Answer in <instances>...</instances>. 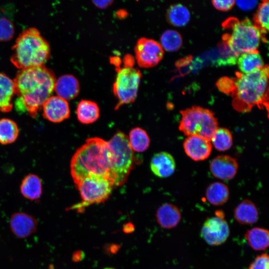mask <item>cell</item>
<instances>
[{"label":"cell","instance_id":"obj_10","mask_svg":"<svg viewBox=\"0 0 269 269\" xmlns=\"http://www.w3.org/2000/svg\"><path fill=\"white\" fill-rule=\"evenodd\" d=\"M216 216L208 218L204 223L201 235L205 241L211 246H218L227 240L230 229L224 214L221 211H217Z\"/></svg>","mask_w":269,"mask_h":269},{"label":"cell","instance_id":"obj_1","mask_svg":"<svg viewBox=\"0 0 269 269\" xmlns=\"http://www.w3.org/2000/svg\"><path fill=\"white\" fill-rule=\"evenodd\" d=\"M13 81L17 110L35 118L54 91L56 79L53 73L44 66L32 67L20 70Z\"/></svg>","mask_w":269,"mask_h":269},{"label":"cell","instance_id":"obj_32","mask_svg":"<svg viewBox=\"0 0 269 269\" xmlns=\"http://www.w3.org/2000/svg\"><path fill=\"white\" fill-rule=\"evenodd\" d=\"M13 33L14 27L11 21L5 18H0V41L9 40Z\"/></svg>","mask_w":269,"mask_h":269},{"label":"cell","instance_id":"obj_17","mask_svg":"<svg viewBox=\"0 0 269 269\" xmlns=\"http://www.w3.org/2000/svg\"><path fill=\"white\" fill-rule=\"evenodd\" d=\"M156 219L158 224L164 229H171L176 227L181 219L179 208L174 204L165 203L157 209Z\"/></svg>","mask_w":269,"mask_h":269},{"label":"cell","instance_id":"obj_19","mask_svg":"<svg viewBox=\"0 0 269 269\" xmlns=\"http://www.w3.org/2000/svg\"><path fill=\"white\" fill-rule=\"evenodd\" d=\"M234 217L241 224L252 225L258 221L259 212L256 206L252 201L245 199L235 209Z\"/></svg>","mask_w":269,"mask_h":269},{"label":"cell","instance_id":"obj_23","mask_svg":"<svg viewBox=\"0 0 269 269\" xmlns=\"http://www.w3.org/2000/svg\"><path fill=\"white\" fill-rule=\"evenodd\" d=\"M20 189L25 198L30 200H38L42 194L41 181L37 175L30 174L22 180Z\"/></svg>","mask_w":269,"mask_h":269},{"label":"cell","instance_id":"obj_3","mask_svg":"<svg viewBox=\"0 0 269 269\" xmlns=\"http://www.w3.org/2000/svg\"><path fill=\"white\" fill-rule=\"evenodd\" d=\"M233 80V106L238 112H248L252 108L268 105L269 68L248 74L238 73Z\"/></svg>","mask_w":269,"mask_h":269},{"label":"cell","instance_id":"obj_35","mask_svg":"<svg viewBox=\"0 0 269 269\" xmlns=\"http://www.w3.org/2000/svg\"><path fill=\"white\" fill-rule=\"evenodd\" d=\"M239 7L244 10H249L257 5V0H238L235 1Z\"/></svg>","mask_w":269,"mask_h":269},{"label":"cell","instance_id":"obj_14","mask_svg":"<svg viewBox=\"0 0 269 269\" xmlns=\"http://www.w3.org/2000/svg\"><path fill=\"white\" fill-rule=\"evenodd\" d=\"M238 169L236 159L227 155H220L210 162V170L212 175L223 180H230L236 175Z\"/></svg>","mask_w":269,"mask_h":269},{"label":"cell","instance_id":"obj_9","mask_svg":"<svg viewBox=\"0 0 269 269\" xmlns=\"http://www.w3.org/2000/svg\"><path fill=\"white\" fill-rule=\"evenodd\" d=\"M117 68V74L113 88L118 100L115 110L135 101L142 76L140 71L133 66L125 64L122 68L120 66Z\"/></svg>","mask_w":269,"mask_h":269},{"label":"cell","instance_id":"obj_40","mask_svg":"<svg viewBox=\"0 0 269 269\" xmlns=\"http://www.w3.org/2000/svg\"><path fill=\"white\" fill-rule=\"evenodd\" d=\"M103 269H115L114 268H111V267H108V268H104Z\"/></svg>","mask_w":269,"mask_h":269},{"label":"cell","instance_id":"obj_24","mask_svg":"<svg viewBox=\"0 0 269 269\" xmlns=\"http://www.w3.org/2000/svg\"><path fill=\"white\" fill-rule=\"evenodd\" d=\"M245 238L250 246L255 251H265L269 247V234L266 229L253 228L246 232Z\"/></svg>","mask_w":269,"mask_h":269},{"label":"cell","instance_id":"obj_15","mask_svg":"<svg viewBox=\"0 0 269 269\" xmlns=\"http://www.w3.org/2000/svg\"><path fill=\"white\" fill-rule=\"evenodd\" d=\"M183 145L186 155L195 161L207 159L211 154L212 147L210 140L195 135L188 136Z\"/></svg>","mask_w":269,"mask_h":269},{"label":"cell","instance_id":"obj_36","mask_svg":"<svg viewBox=\"0 0 269 269\" xmlns=\"http://www.w3.org/2000/svg\"><path fill=\"white\" fill-rule=\"evenodd\" d=\"M94 4L98 8H106L110 6L113 2V0H93Z\"/></svg>","mask_w":269,"mask_h":269},{"label":"cell","instance_id":"obj_33","mask_svg":"<svg viewBox=\"0 0 269 269\" xmlns=\"http://www.w3.org/2000/svg\"><path fill=\"white\" fill-rule=\"evenodd\" d=\"M269 256L264 253L256 257L248 269H269Z\"/></svg>","mask_w":269,"mask_h":269},{"label":"cell","instance_id":"obj_28","mask_svg":"<svg viewBox=\"0 0 269 269\" xmlns=\"http://www.w3.org/2000/svg\"><path fill=\"white\" fill-rule=\"evenodd\" d=\"M18 133V127L14 121L8 119L0 120V143L7 144L13 142Z\"/></svg>","mask_w":269,"mask_h":269},{"label":"cell","instance_id":"obj_38","mask_svg":"<svg viewBox=\"0 0 269 269\" xmlns=\"http://www.w3.org/2000/svg\"><path fill=\"white\" fill-rule=\"evenodd\" d=\"M132 224H128L125 225V226L124 227V231L126 232H130V231H132L133 230V225L131 227L130 226Z\"/></svg>","mask_w":269,"mask_h":269},{"label":"cell","instance_id":"obj_4","mask_svg":"<svg viewBox=\"0 0 269 269\" xmlns=\"http://www.w3.org/2000/svg\"><path fill=\"white\" fill-rule=\"evenodd\" d=\"M12 49L11 61L20 70L43 66L50 55L48 42L34 28L24 30Z\"/></svg>","mask_w":269,"mask_h":269},{"label":"cell","instance_id":"obj_34","mask_svg":"<svg viewBox=\"0 0 269 269\" xmlns=\"http://www.w3.org/2000/svg\"><path fill=\"white\" fill-rule=\"evenodd\" d=\"M212 2L215 7L223 11L230 9L235 3V1L233 0H214Z\"/></svg>","mask_w":269,"mask_h":269},{"label":"cell","instance_id":"obj_22","mask_svg":"<svg viewBox=\"0 0 269 269\" xmlns=\"http://www.w3.org/2000/svg\"><path fill=\"white\" fill-rule=\"evenodd\" d=\"M78 121L83 124H90L95 122L100 117V109L93 101L82 100L78 104L76 110Z\"/></svg>","mask_w":269,"mask_h":269},{"label":"cell","instance_id":"obj_27","mask_svg":"<svg viewBox=\"0 0 269 269\" xmlns=\"http://www.w3.org/2000/svg\"><path fill=\"white\" fill-rule=\"evenodd\" d=\"M129 142L133 151L142 152L148 148L150 138L146 132L139 127L132 129L129 133Z\"/></svg>","mask_w":269,"mask_h":269},{"label":"cell","instance_id":"obj_18","mask_svg":"<svg viewBox=\"0 0 269 269\" xmlns=\"http://www.w3.org/2000/svg\"><path fill=\"white\" fill-rule=\"evenodd\" d=\"M54 91L57 96L66 101L72 100L79 93V83L73 75H64L56 80Z\"/></svg>","mask_w":269,"mask_h":269},{"label":"cell","instance_id":"obj_13","mask_svg":"<svg viewBox=\"0 0 269 269\" xmlns=\"http://www.w3.org/2000/svg\"><path fill=\"white\" fill-rule=\"evenodd\" d=\"M37 225L38 222L34 217L24 212L13 213L9 220L11 232L19 239L26 238L34 233Z\"/></svg>","mask_w":269,"mask_h":269},{"label":"cell","instance_id":"obj_39","mask_svg":"<svg viewBox=\"0 0 269 269\" xmlns=\"http://www.w3.org/2000/svg\"><path fill=\"white\" fill-rule=\"evenodd\" d=\"M48 269H55L54 266L52 264H50L49 266Z\"/></svg>","mask_w":269,"mask_h":269},{"label":"cell","instance_id":"obj_37","mask_svg":"<svg viewBox=\"0 0 269 269\" xmlns=\"http://www.w3.org/2000/svg\"><path fill=\"white\" fill-rule=\"evenodd\" d=\"M84 257V255L83 254V252L81 251H78L75 252L72 256V260L74 262H79L81 261Z\"/></svg>","mask_w":269,"mask_h":269},{"label":"cell","instance_id":"obj_5","mask_svg":"<svg viewBox=\"0 0 269 269\" xmlns=\"http://www.w3.org/2000/svg\"><path fill=\"white\" fill-rule=\"evenodd\" d=\"M225 27L228 30L224 36L225 44L237 57L257 51L261 41L265 40V34L248 19L232 18L226 21Z\"/></svg>","mask_w":269,"mask_h":269},{"label":"cell","instance_id":"obj_6","mask_svg":"<svg viewBox=\"0 0 269 269\" xmlns=\"http://www.w3.org/2000/svg\"><path fill=\"white\" fill-rule=\"evenodd\" d=\"M112 155L111 178L115 186L123 185L134 168L135 158L128 137L118 131L108 141Z\"/></svg>","mask_w":269,"mask_h":269},{"label":"cell","instance_id":"obj_30","mask_svg":"<svg viewBox=\"0 0 269 269\" xmlns=\"http://www.w3.org/2000/svg\"><path fill=\"white\" fill-rule=\"evenodd\" d=\"M160 44L163 50L174 52L181 47L182 38L180 33L176 30L167 29L161 34Z\"/></svg>","mask_w":269,"mask_h":269},{"label":"cell","instance_id":"obj_2","mask_svg":"<svg viewBox=\"0 0 269 269\" xmlns=\"http://www.w3.org/2000/svg\"><path fill=\"white\" fill-rule=\"evenodd\" d=\"M111 167L112 155L108 141L94 137L87 139L74 154L70 172L75 185L92 176L107 177L113 181Z\"/></svg>","mask_w":269,"mask_h":269},{"label":"cell","instance_id":"obj_29","mask_svg":"<svg viewBox=\"0 0 269 269\" xmlns=\"http://www.w3.org/2000/svg\"><path fill=\"white\" fill-rule=\"evenodd\" d=\"M210 141L217 150L224 151L230 149L232 146V134L228 129L218 128Z\"/></svg>","mask_w":269,"mask_h":269},{"label":"cell","instance_id":"obj_11","mask_svg":"<svg viewBox=\"0 0 269 269\" xmlns=\"http://www.w3.org/2000/svg\"><path fill=\"white\" fill-rule=\"evenodd\" d=\"M135 57L138 66L141 68H151L156 65L162 59L164 50L156 41L141 37L134 47Z\"/></svg>","mask_w":269,"mask_h":269},{"label":"cell","instance_id":"obj_21","mask_svg":"<svg viewBox=\"0 0 269 269\" xmlns=\"http://www.w3.org/2000/svg\"><path fill=\"white\" fill-rule=\"evenodd\" d=\"M237 59L238 67L243 74L250 73L265 67L263 58L258 51L241 54Z\"/></svg>","mask_w":269,"mask_h":269},{"label":"cell","instance_id":"obj_12","mask_svg":"<svg viewBox=\"0 0 269 269\" xmlns=\"http://www.w3.org/2000/svg\"><path fill=\"white\" fill-rule=\"evenodd\" d=\"M43 115L53 123H60L69 118L70 111L67 101L57 96H51L44 103Z\"/></svg>","mask_w":269,"mask_h":269},{"label":"cell","instance_id":"obj_8","mask_svg":"<svg viewBox=\"0 0 269 269\" xmlns=\"http://www.w3.org/2000/svg\"><path fill=\"white\" fill-rule=\"evenodd\" d=\"M76 186L80 193L81 201L70 208L78 213H83L92 205L104 203L110 197L114 182L109 178L92 176L85 178Z\"/></svg>","mask_w":269,"mask_h":269},{"label":"cell","instance_id":"obj_25","mask_svg":"<svg viewBox=\"0 0 269 269\" xmlns=\"http://www.w3.org/2000/svg\"><path fill=\"white\" fill-rule=\"evenodd\" d=\"M230 192L223 183L215 182L210 184L206 190V198L212 205L221 206L229 199Z\"/></svg>","mask_w":269,"mask_h":269},{"label":"cell","instance_id":"obj_20","mask_svg":"<svg viewBox=\"0 0 269 269\" xmlns=\"http://www.w3.org/2000/svg\"><path fill=\"white\" fill-rule=\"evenodd\" d=\"M15 94L14 81L6 75L0 73V111L9 112L12 108V99Z\"/></svg>","mask_w":269,"mask_h":269},{"label":"cell","instance_id":"obj_31","mask_svg":"<svg viewBox=\"0 0 269 269\" xmlns=\"http://www.w3.org/2000/svg\"><path fill=\"white\" fill-rule=\"evenodd\" d=\"M269 2L263 1L260 4L255 16V24L265 34L269 29Z\"/></svg>","mask_w":269,"mask_h":269},{"label":"cell","instance_id":"obj_26","mask_svg":"<svg viewBox=\"0 0 269 269\" xmlns=\"http://www.w3.org/2000/svg\"><path fill=\"white\" fill-rule=\"evenodd\" d=\"M190 17L189 9L181 3L171 5L167 12V17L169 22L178 27L186 25L189 22Z\"/></svg>","mask_w":269,"mask_h":269},{"label":"cell","instance_id":"obj_16","mask_svg":"<svg viewBox=\"0 0 269 269\" xmlns=\"http://www.w3.org/2000/svg\"><path fill=\"white\" fill-rule=\"evenodd\" d=\"M150 167L155 176L166 178L173 174L176 163L171 154L166 151H161L153 155L150 160Z\"/></svg>","mask_w":269,"mask_h":269},{"label":"cell","instance_id":"obj_7","mask_svg":"<svg viewBox=\"0 0 269 269\" xmlns=\"http://www.w3.org/2000/svg\"><path fill=\"white\" fill-rule=\"evenodd\" d=\"M179 130L185 135H195L209 140L218 128L214 114L210 110L193 106L181 111Z\"/></svg>","mask_w":269,"mask_h":269}]
</instances>
